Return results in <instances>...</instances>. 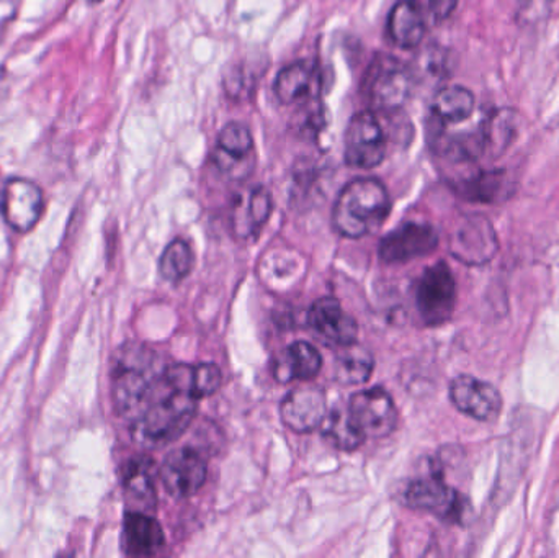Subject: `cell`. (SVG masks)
<instances>
[{
    "instance_id": "obj_1",
    "label": "cell",
    "mask_w": 559,
    "mask_h": 558,
    "mask_svg": "<svg viewBox=\"0 0 559 558\" xmlns=\"http://www.w3.org/2000/svg\"><path fill=\"white\" fill-rule=\"evenodd\" d=\"M163 366L156 354L147 347H123L114 366V402L118 415L128 422L136 419L156 399L164 383Z\"/></svg>"
},
{
    "instance_id": "obj_2",
    "label": "cell",
    "mask_w": 559,
    "mask_h": 558,
    "mask_svg": "<svg viewBox=\"0 0 559 558\" xmlns=\"http://www.w3.org/2000/svg\"><path fill=\"white\" fill-rule=\"evenodd\" d=\"M391 212L386 187L374 177L352 180L338 193L332 210V225L338 235L360 239L377 231Z\"/></svg>"
},
{
    "instance_id": "obj_3",
    "label": "cell",
    "mask_w": 559,
    "mask_h": 558,
    "mask_svg": "<svg viewBox=\"0 0 559 558\" xmlns=\"http://www.w3.org/2000/svg\"><path fill=\"white\" fill-rule=\"evenodd\" d=\"M197 402L199 400L189 393L170 389L166 383L164 392L130 423L134 441L147 449L163 448L176 441L195 419Z\"/></svg>"
},
{
    "instance_id": "obj_4",
    "label": "cell",
    "mask_w": 559,
    "mask_h": 558,
    "mask_svg": "<svg viewBox=\"0 0 559 558\" xmlns=\"http://www.w3.org/2000/svg\"><path fill=\"white\" fill-rule=\"evenodd\" d=\"M411 81V71L400 59L378 55L365 72L361 94L373 114L391 117L409 100Z\"/></svg>"
},
{
    "instance_id": "obj_5",
    "label": "cell",
    "mask_w": 559,
    "mask_h": 558,
    "mask_svg": "<svg viewBox=\"0 0 559 558\" xmlns=\"http://www.w3.org/2000/svg\"><path fill=\"white\" fill-rule=\"evenodd\" d=\"M344 159L354 169H374L386 157V131L371 110L358 111L348 121Z\"/></svg>"
},
{
    "instance_id": "obj_6",
    "label": "cell",
    "mask_w": 559,
    "mask_h": 558,
    "mask_svg": "<svg viewBox=\"0 0 559 558\" xmlns=\"http://www.w3.org/2000/svg\"><path fill=\"white\" fill-rule=\"evenodd\" d=\"M417 310L424 323L439 327L452 318L456 305V282L445 262L426 269L417 287Z\"/></svg>"
},
{
    "instance_id": "obj_7",
    "label": "cell",
    "mask_w": 559,
    "mask_h": 558,
    "mask_svg": "<svg viewBox=\"0 0 559 558\" xmlns=\"http://www.w3.org/2000/svg\"><path fill=\"white\" fill-rule=\"evenodd\" d=\"M348 412L365 439L388 438L396 429V406L381 387L355 393L348 402Z\"/></svg>"
},
{
    "instance_id": "obj_8",
    "label": "cell",
    "mask_w": 559,
    "mask_h": 558,
    "mask_svg": "<svg viewBox=\"0 0 559 558\" xmlns=\"http://www.w3.org/2000/svg\"><path fill=\"white\" fill-rule=\"evenodd\" d=\"M404 498L407 507L426 511L450 523H459L465 513V500L460 497L459 491L449 487L440 475L414 480L407 487Z\"/></svg>"
},
{
    "instance_id": "obj_9",
    "label": "cell",
    "mask_w": 559,
    "mask_h": 558,
    "mask_svg": "<svg viewBox=\"0 0 559 558\" xmlns=\"http://www.w3.org/2000/svg\"><path fill=\"white\" fill-rule=\"evenodd\" d=\"M209 467L199 449L180 448L164 459L160 478L170 497L189 498L205 485Z\"/></svg>"
},
{
    "instance_id": "obj_10",
    "label": "cell",
    "mask_w": 559,
    "mask_h": 558,
    "mask_svg": "<svg viewBox=\"0 0 559 558\" xmlns=\"http://www.w3.org/2000/svg\"><path fill=\"white\" fill-rule=\"evenodd\" d=\"M254 146L251 130L239 121H231L219 131L213 161L228 179H246L254 167Z\"/></svg>"
},
{
    "instance_id": "obj_11",
    "label": "cell",
    "mask_w": 559,
    "mask_h": 558,
    "mask_svg": "<svg viewBox=\"0 0 559 558\" xmlns=\"http://www.w3.org/2000/svg\"><path fill=\"white\" fill-rule=\"evenodd\" d=\"M0 210L10 228L19 233H28L41 218L45 197L36 183L16 177L3 187Z\"/></svg>"
},
{
    "instance_id": "obj_12",
    "label": "cell",
    "mask_w": 559,
    "mask_h": 558,
    "mask_svg": "<svg viewBox=\"0 0 559 558\" xmlns=\"http://www.w3.org/2000/svg\"><path fill=\"white\" fill-rule=\"evenodd\" d=\"M450 399L456 409L478 422H495L504 406L501 392L492 383L473 376L456 377L450 385Z\"/></svg>"
},
{
    "instance_id": "obj_13",
    "label": "cell",
    "mask_w": 559,
    "mask_h": 558,
    "mask_svg": "<svg viewBox=\"0 0 559 558\" xmlns=\"http://www.w3.org/2000/svg\"><path fill=\"white\" fill-rule=\"evenodd\" d=\"M437 246L439 235L432 226L426 223H406L381 239L380 258L388 264H400L432 254Z\"/></svg>"
},
{
    "instance_id": "obj_14",
    "label": "cell",
    "mask_w": 559,
    "mask_h": 558,
    "mask_svg": "<svg viewBox=\"0 0 559 558\" xmlns=\"http://www.w3.org/2000/svg\"><path fill=\"white\" fill-rule=\"evenodd\" d=\"M328 415V399L319 387H299L292 390L280 405L283 425L298 435L321 428Z\"/></svg>"
},
{
    "instance_id": "obj_15",
    "label": "cell",
    "mask_w": 559,
    "mask_h": 558,
    "mask_svg": "<svg viewBox=\"0 0 559 558\" xmlns=\"http://www.w3.org/2000/svg\"><path fill=\"white\" fill-rule=\"evenodd\" d=\"M453 256L466 264H485L498 252V236L481 216L466 218L452 236Z\"/></svg>"
},
{
    "instance_id": "obj_16",
    "label": "cell",
    "mask_w": 559,
    "mask_h": 558,
    "mask_svg": "<svg viewBox=\"0 0 559 558\" xmlns=\"http://www.w3.org/2000/svg\"><path fill=\"white\" fill-rule=\"evenodd\" d=\"M308 323L322 340L334 346H348L357 343L358 324L350 314L342 310L335 298H319L309 308Z\"/></svg>"
},
{
    "instance_id": "obj_17",
    "label": "cell",
    "mask_w": 559,
    "mask_h": 558,
    "mask_svg": "<svg viewBox=\"0 0 559 558\" xmlns=\"http://www.w3.org/2000/svg\"><path fill=\"white\" fill-rule=\"evenodd\" d=\"M164 533L160 524L150 513L131 511L124 518V553L133 557H153L163 550Z\"/></svg>"
},
{
    "instance_id": "obj_18",
    "label": "cell",
    "mask_w": 559,
    "mask_h": 558,
    "mask_svg": "<svg viewBox=\"0 0 559 558\" xmlns=\"http://www.w3.org/2000/svg\"><path fill=\"white\" fill-rule=\"evenodd\" d=\"M388 35L401 49H414L426 36V16L417 0H400L388 15Z\"/></svg>"
},
{
    "instance_id": "obj_19",
    "label": "cell",
    "mask_w": 559,
    "mask_h": 558,
    "mask_svg": "<svg viewBox=\"0 0 559 558\" xmlns=\"http://www.w3.org/2000/svg\"><path fill=\"white\" fill-rule=\"evenodd\" d=\"M321 369V354L314 346L302 341L289 344L274 364L275 379L282 383L314 379Z\"/></svg>"
},
{
    "instance_id": "obj_20",
    "label": "cell",
    "mask_w": 559,
    "mask_h": 558,
    "mask_svg": "<svg viewBox=\"0 0 559 558\" xmlns=\"http://www.w3.org/2000/svg\"><path fill=\"white\" fill-rule=\"evenodd\" d=\"M521 128V118L512 108H501L492 111L491 117L486 118L479 130L483 153L491 157H499L514 143Z\"/></svg>"
},
{
    "instance_id": "obj_21",
    "label": "cell",
    "mask_w": 559,
    "mask_h": 558,
    "mask_svg": "<svg viewBox=\"0 0 559 558\" xmlns=\"http://www.w3.org/2000/svg\"><path fill=\"white\" fill-rule=\"evenodd\" d=\"M452 186L463 199L496 203L508 197L509 176L504 170H478L469 176L460 177Z\"/></svg>"
},
{
    "instance_id": "obj_22",
    "label": "cell",
    "mask_w": 559,
    "mask_h": 558,
    "mask_svg": "<svg viewBox=\"0 0 559 558\" xmlns=\"http://www.w3.org/2000/svg\"><path fill=\"white\" fill-rule=\"evenodd\" d=\"M274 200L265 187H255L236 205L235 229L241 238L255 235L271 218Z\"/></svg>"
},
{
    "instance_id": "obj_23",
    "label": "cell",
    "mask_w": 559,
    "mask_h": 558,
    "mask_svg": "<svg viewBox=\"0 0 559 558\" xmlns=\"http://www.w3.org/2000/svg\"><path fill=\"white\" fill-rule=\"evenodd\" d=\"M314 66L301 59L292 62L278 72L274 82L275 97L283 105H295L308 98L314 84Z\"/></svg>"
},
{
    "instance_id": "obj_24",
    "label": "cell",
    "mask_w": 559,
    "mask_h": 558,
    "mask_svg": "<svg viewBox=\"0 0 559 558\" xmlns=\"http://www.w3.org/2000/svg\"><path fill=\"white\" fill-rule=\"evenodd\" d=\"M174 382L177 389L190 393L193 399L202 400L218 392L223 382V373L215 364H199V366H187L177 364L174 370Z\"/></svg>"
},
{
    "instance_id": "obj_25",
    "label": "cell",
    "mask_w": 559,
    "mask_h": 558,
    "mask_svg": "<svg viewBox=\"0 0 559 558\" xmlns=\"http://www.w3.org/2000/svg\"><path fill=\"white\" fill-rule=\"evenodd\" d=\"M475 95L462 85L440 88L432 100V114L442 123L455 124L468 120L475 111Z\"/></svg>"
},
{
    "instance_id": "obj_26",
    "label": "cell",
    "mask_w": 559,
    "mask_h": 558,
    "mask_svg": "<svg viewBox=\"0 0 559 558\" xmlns=\"http://www.w3.org/2000/svg\"><path fill=\"white\" fill-rule=\"evenodd\" d=\"M373 356L357 343L342 346L335 357L334 379L342 385H361L373 373Z\"/></svg>"
},
{
    "instance_id": "obj_27",
    "label": "cell",
    "mask_w": 559,
    "mask_h": 558,
    "mask_svg": "<svg viewBox=\"0 0 559 558\" xmlns=\"http://www.w3.org/2000/svg\"><path fill=\"white\" fill-rule=\"evenodd\" d=\"M322 436L338 451H357L367 439L355 426L348 406H337L325 415L321 425Z\"/></svg>"
},
{
    "instance_id": "obj_28",
    "label": "cell",
    "mask_w": 559,
    "mask_h": 558,
    "mask_svg": "<svg viewBox=\"0 0 559 558\" xmlns=\"http://www.w3.org/2000/svg\"><path fill=\"white\" fill-rule=\"evenodd\" d=\"M123 485L128 501L136 507L134 511H141V513L154 511L157 503L156 488L146 462H131L124 472Z\"/></svg>"
},
{
    "instance_id": "obj_29",
    "label": "cell",
    "mask_w": 559,
    "mask_h": 558,
    "mask_svg": "<svg viewBox=\"0 0 559 558\" xmlns=\"http://www.w3.org/2000/svg\"><path fill=\"white\" fill-rule=\"evenodd\" d=\"M193 264H195V256H193L189 242L176 239L164 249L163 256H160V275L167 282L179 284L192 272Z\"/></svg>"
},
{
    "instance_id": "obj_30",
    "label": "cell",
    "mask_w": 559,
    "mask_h": 558,
    "mask_svg": "<svg viewBox=\"0 0 559 558\" xmlns=\"http://www.w3.org/2000/svg\"><path fill=\"white\" fill-rule=\"evenodd\" d=\"M225 91L228 97L235 98V100H245V97L252 95L254 91V81H252L249 72L245 68L238 66V68H231L225 75Z\"/></svg>"
},
{
    "instance_id": "obj_31",
    "label": "cell",
    "mask_w": 559,
    "mask_h": 558,
    "mask_svg": "<svg viewBox=\"0 0 559 558\" xmlns=\"http://www.w3.org/2000/svg\"><path fill=\"white\" fill-rule=\"evenodd\" d=\"M554 0H519V15L524 23H538L547 19Z\"/></svg>"
},
{
    "instance_id": "obj_32",
    "label": "cell",
    "mask_w": 559,
    "mask_h": 558,
    "mask_svg": "<svg viewBox=\"0 0 559 558\" xmlns=\"http://www.w3.org/2000/svg\"><path fill=\"white\" fill-rule=\"evenodd\" d=\"M459 0H429V10L437 22L449 19L455 12Z\"/></svg>"
}]
</instances>
